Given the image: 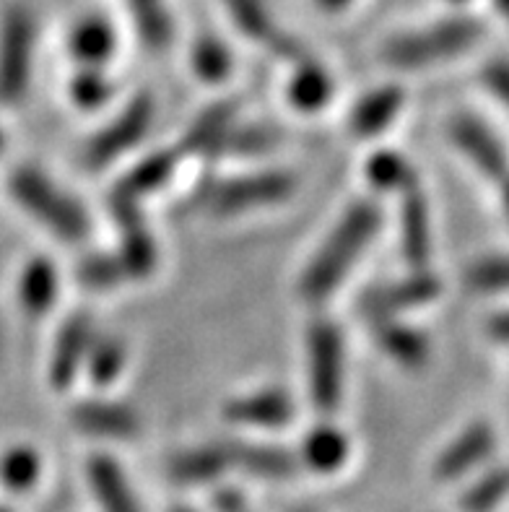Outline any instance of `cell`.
<instances>
[{"label":"cell","instance_id":"obj_1","mask_svg":"<svg viewBox=\"0 0 509 512\" xmlns=\"http://www.w3.org/2000/svg\"><path fill=\"white\" fill-rule=\"evenodd\" d=\"M380 224V208L374 203L361 201L348 208L336 229L325 237L323 247L310 260V266L304 268L302 279H299L302 297L317 302V299H325L336 292L356 260L364 255Z\"/></svg>","mask_w":509,"mask_h":512},{"label":"cell","instance_id":"obj_2","mask_svg":"<svg viewBox=\"0 0 509 512\" xmlns=\"http://www.w3.org/2000/svg\"><path fill=\"white\" fill-rule=\"evenodd\" d=\"M11 195L55 237L78 242L89 234V216L73 195L63 193L47 175L34 167L16 169L8 180Z\"/></svg>","mask_w":509,"mask_h":512},{"label":"cell","instance_id":"obj_3","mask_svg":"<svg viewBox=\"0 0 509 512\" xmlns=\"http://www.w3.org/2000/svg\"><path fill=\"white\" fill-rule=\"evenodd\" d=\"M478 37H481V26L476 21H442V24L419 29V32L395 37L393 42L385 45L382 58L395 68L413 71V68H426V65L442 63L452 55L471 50Z\"/></svg>","mask_w":509,"mask_h":512},{"label":"cell","instance_id":"obj_4","mask_svg":"<svg viewBox=\"0 0 509 512\" xmlns=\"http://www.w3.org/2000/svg\"><path fill=\"white\" fill-rule=\"evenodd\" d=\"M307 377H310L312 403L323 414H333L343 398L346 351L338 325L330 320L312 323L307 336Z\"/></svg>","mask_w":509,"mask_h":512},{"label":"cell","instance_id":"obj_5","mask_svg":"<svg viewBox=\"0 0 509 512\" xmlns=\"http://www.w3.org/2000/svg\"><path fill=\"white\" fill-rule=\"evenodd\" d=\"M34 26L29 13L8 11L0 24V102L16 104L29 89L32 76Z\"/></svg>","mask_w":509,"mask_h":512},{"label":"cell","instance_id":"obj_6","mask_svg":"<svg viewBox=\"0 0 509 512\" xmlns=\"http://www.w3.org/2000/svg\"><path fill=\"white\" fill-rule=\"evenodd\" d=\"M294 190V180L284 172H258V175L234 177L213 185L203 198V206L213 214H245L252 208L273 206L278 201H286Z\"/></svg>","mask_w":509,"mask_h":512},{"label":"cell","instance_id":"obj_7","mask_svg":"<svg viewBox=\"0 0 509 512\" xmlns=\"http://www.w3.org/2000/svg\"><path fill=\"white\" fill-rule=\"evenodd\" d=\"M154 120V99L149 94H138L133 102L115 117V123L102 128L86 149V164L94 169L110 164L141 141Z\"/></svg>","mask_w":509,"mask_h":512},{"label":"cell","instance_id":"obj_8","mask_svg":"<svg viewBox=\"0 0 509 512\" xmlns=\"http://www.w3.org/2000/svg\"><path fill=\"white\" fill-rule=\"evenodd\" d=\"M450 141L463 151L465 159H471V164L478 172H484L491 180L507 177V149H504L502 143H499V138L494 136L484 123H478L473 115L452 117Z\"/></svg>","mask_w":509,"mask_h":512},{"label":"cell","instance_id":"obj_9","mask_svg":"<svg viewBox=\"0 0 509 512\" xmlns=\"http://www.w3.org/2000/svg\"><path fill=\"white\" fill-rule=\"evenodd\" d=\"M439 294V281L434 279L432 273L416 271L408 279L398 281V284H390L385 289H374V292L364 294L361 299V312L367 315L369 323H377V320L395 318L400 310H408V307H419L432 302Z\"/></svg>","mask_w":509,"mask_h":512},{"label":"cell","instance_id":"obj_10","mask_svg":"<svg viewBox=\"0 0 509 512\" xmlns=\"http://www.w3.org/2000/svg\"><path fill=\"white\" fill-rule=\"evenodd\" d=\"M71 422L81 435L102 440H133L141 435V416L123 403L81 401L73 406Z\"/></svg>","mask_w":509,"mask_h":512},{"label":"cell","instance_id":"obj_11","mask_svg":"<svg viewBox=\"0 0 509 512\" xmlns=\"http://www.w3.org/2000/svg\"><path fill=\"white\" fill-rule=\"evenodd\" d=\"M494 445H497V437H494V429H491L489 424H471L468 429H463V435L455 437V440L442 450V455H439L437 463H434V476L442 481L460 479V476L468 474L471 468L489 461V455L494 453Z\"/></svg>","mask_w":509,"mask_h":512},{"label":"cell","instance_id":"obj_12","mask_svg":"<svg viewBox=\"0 0 509 512\" xmlns=\"http://www.w3.org/2000/svg\"><path fill=\"white\" fill-rule=\"evenodd\" d=\"M224 416L229 422L245 424V427L276 429L294 419V403L284 390H260V393L226 403Z\"/></svg>","mask_w":509,"mask_h":512},{"label":"cell","instance_id":"obj_13","mask_svg":"<svg viewBox=\"0 0 509 512\" xmlns=\"http://www.w3.org/2000/svg\"><path fill=\"white\" fill-rule=\"evenodd\" d=\"M226 458L229 466H239L250 471L252 476L268 481H281L291 479L297 471V458L284 448L276 445H260V442H242L232 440L224 442Z\"/></svg>","mask_w":509,"mask_h":512},{"label":"cell","instance_id":"obj_14","mask_svg":"<svg viewBox=\"0 0 509 512\" xmlns=\"http://www.w3.org/2000/svg\"><path fill=\"white\" fill-rule=\"evenodd\" d=\"M91 323L89 318H71L63 325L58 341H55V351H52V362H50V377L52 385H68L73 377L78 375V370L86 364V357H89L91 349Z\"/></svg>","mask_w":509,"mask_h":512},{"label":"cell","instance_id":"obj_15","mask_svg":"<svg viewBox=\"0 0 509 512\" xmlns=\"http://www.w3.org/2000/svg\"><path fill=\"white\" fill-rule=\"evenodd\" d=\"M400 245H403V258L411 263L416 271H424L432 255V227H429V211H426L424 195L419 190H406V203L400 211Z\"/></svg>","mask_w":509,"mask_h":512},{"label":"cell","instance_id":"obj_16","mask_svg":"<svg viewBox=\"0 0 509 512\" xmlns=\"http://www.w3.org/2000/svg\"><path fill=\"white\" fill-rule=\"evenodd\" d=\"M89 484L104 512H141L136 497L130 492L123 468L117 466L112 458H104V455L91 458Z\"/></svg>","mask_w":509,"mask_h":512},{"label":"cell","instance_id":"obj_17","mask_svg":"<svg viewBox=\"0 0 509 512\" xmlns=\"http://www.w3.org/2000/svg\"><path fill=\"white\" fill-rule=\"evenodd\" d=\"M372 328L387 357L408 367V370L421 367L429 357V344H426L424 333L413 331V328L398 323L395 318L377 320V323H372Z\"/></svg>","mask_w":509,"mask_h":512},{"label":"cell","instance_id":"obj_18","mask_svg":"<svg viewBox=\"0 0 509 512\" xmlns=\"http://www.w3.org/2000/svg\"><path fill=\"white\" fill-rule=\"evenodd\" d=\"M400 107H403V91L395 89V86H382L356 104L351 110V117H348V125L356 136H374L393 123Z\"/></svg>","mask_w":509,"mask_h":512},{"label":"cell","instance_id":"obj_19","mask_svg":"<svg viewBox=\"0 0 509 512\" xmlns=\"http://www.w3.org/2000/svg\"><path fill=\"white\" fill-rule=\"evenodd\" d=\"M229 466L224 445H206L174 455L169 463V476L180 484H206L219 479Z\"/></svg>","mask_w":509,"mask_h":512},{"label":"cell","instance_id":"obj_20","mask_svg":"<svg viewBox=\"0 0 509 512\" xmlns=\"http://www.w3.org/2000/svg\"><path fill=\"white\" fill-rule=\"evenodd\" d=\"M58 297V273L50 260L37 258L21 271L19 302L29 315H45Z\"/></svg>","mask_w":509,"mask_h":512},{"label":"cell","instance_id":"obj_21","mask_svg":"<svg viewBox=\"0 0 509 512\" xmlns=\"http://www.w3.org/2000/svg\"><path fill=\"white\" fill-rule=\"evenodd\" d=\"M304 463L317 474H333L346 463L348 440L333 427H317L302 442Z\"/></svg>","mask_w":509,"mask_h":512},{"label":"cell","instance_id":"obj_22","mask_svg":"<svg viewBox=\"0 0 509 512\" xmlns=\"http://www.w3.org/2000/svg\"><path fill=\"white\" fill-rule=\"evenodd\" d=\"M237 115L234 104H216L208 112L198 117V123L187 133V149L190 151H219L221 141L229 136V130L234 128L232 120Z\"/></svg>","mask_w":509,"mask_h":512},{"label":"cell","instance_id":"obj_23","mask_svg":"<svg viewBox=\"0 0 509 512\" xmlns=\"http://www.w3.org/2000/svg\"><path fill=\"white\" fill-rule=\"evenodd\" d=\"M112 50H115V37L110 26L102 21H84L71 37V52L81 63H86V68H97L104 60H110Z\"/></svg>","mask_w":509,"mask_h":512},{"label":"cell","instance_id":"obj_24","mask_svg":"<svg viewBox=\"0 0 509 512\" xmlns=\"http://www.w3.org/2000/svg\"><path fill=\"white\" fill-rule=\"evenodd\" d=\"M333 81L320 65H302L289 84V102L299 110H320L328 102Z\"/></svg>","mask_w":509,"mask_h":512},{"label":"cell","instance_id":"obj_25","mask_svg":"<svg viewBox=\"0 0 509 512\" xmlns=\"http://www.w3.org/2000/svg\"><path fill=\"white\" fill-rule=\"evenodd\" d=\"M125 240L123 250L117 255L120 266H123L125 276H146L154 271L156 266V245L151 240V234L141 229V224H125Z\"/></svg>","mask_w":509,"mask_h":512},{"label":"cell","instance_id":"obj_26","mask_svg":"<svg viewBox=\"0 0 509 512\" xmlns=\"http://www.w3.org/2000/svg\"><path fill=\"white\" fill-rule=\"evenodd\" d=\"M509 494V468H497V471H489L486 476H481L478 481H473L468 492L463 494L465 512H489L499 505Z\"/></svg>","mask_w":509,"mask_h":512},{"label":"cell","instance_id":"obj_27","mask_svg":"<svg viewBox=\"0 0 509 512\" xmlns=\"http://www.w3.org/2000/svg\"><path fill=\"white\" fill-rule=\"evenodd\" d=\"M367 175L374 188L380 190H411L413 188V169L400 154L382 151L369 159Z\"/></svg>","mask_w":509,"mask_h":512},{"label":"cell","instance_id":"obj_28","mask_svg":"<svg viewBox=\"0 0 509 512\" xmlns=\"http://www.w3.org/2000/svg\"><path fill=\"white\" fill-rule=\"evenodd\" d=\"M39 479V455L32 448H11L0 458V481L11 492H26Z\"/></svg>","mask_w":509,"mask_h":512},{"label":"cell","instance_id":"obj_29","mask_svg":"<svg viewBox=\"0 0 509 512\" xmlns=\"http://www.w3.org/2000/svg\"><path fill=\"white\" fill-rule=\"evenodd\" d=\"M465 284L473 292L509 294V255H491L476 260L465 271Z\"/></svg>","mask_w":509,"mask_h":512},{"label":"cell","instance_id":"obj_30","mask_svg":"<svg viewBox=\"0 0 509 512\" xmlns=\"http://www.w3.org/2000/svg\"><path fill=\"white\" fill-rule=\"evenodd\" d=\"M125 362V346L117 341H99L91 344L89 357H86V370H89L91 383L107 385L112 383Z\"/></svg>","mask_w":509,"mask_h":512},{"label":"cell","instance_id":"obj_31","mask_svg":"<svg viewBox=\"0 0 509 512\" xmlns=\"http://www.w3.org/2000/svg\"><path fill=\"white\" fill-rule=\"evenodd\" d=\"M224 3L232 11L239 29L250 34L252 39H260V42H273L276 39V29H273L268 11H265L260 0H224Z\"/></svg>","mask_w":509,"mask_h":512},{"label":"cell","instance_id":"obj_32","mask_svg":"<svg viewBox=\"0 0 509 512\" xmlns=\"http://www.w3.org/2000/svg\"><path fill=\"white\" fill-rule=\"evenodd\" d=\"M71 97L78 107L97 110L112 97V84L107 78L99 76L97 68H86L84 73H78L76 81L71 84Z\"/></svg>","mask_w":509,"mask_h":512},{"label":"cell","instance_id":"obj_33","mask_svg":"<svg viewBox=\"0 0 509 512\" xmlns=\"http://www.w3.org/2000/svg\"><path fill=\"white\" fill-rule=\"evenodd\" d=\"M81 281H84L89 289H112L115 284L125 279V271L120 266L117 258H107V255H99V258L86 260L81 271H78Z\"/></svg>","mask_w":509,"mask_h":512},{"label":"cell","instance_id":"obj_34","mask_svg":"<svg viewBox=\"0 0 509 512\" xmlns=\"http://www.w3.org/2000/svg\"><path fill=\"white\" fill-rule=\"evenodd\" d=\"M273 133L265 128H232L229 136L221 141L219 151L226 154H260V151L271 149Z\"/></svg>","mask_w":509,"mask_h":512},{"label":"cell","instance_id":"obj_35","mask_svg":"<svg viewBox=\"0 0 509 512\" xmlns=\"http://www.w3.org/2000/svg\"><path fill=\"white\" fill-rule=\"evenodd\" d=\"M229 55L219 42H203L195 50V71L203 81H221L229 73Z\"/></svg>","mask_w":509,"mask_h":512},{"label":"cell","instance_id":"obj_36","mask_svg":"<svg viewBox=\"0 0 509 512\" xmlns=\"http://www.w3.org/2000/svg\"><path fill=\"white\" fill-rule=\"evenodd\" d=\"M138 13V26H141L143 39L154 47L167 45L169 39V21L167 16H159V6H156V0H143L141 6L136 8Z\"/></svg>","mask_w":509,"mask_h":512},{"label":"cell","instance_id":"obj_37","mask_svg":"<svg viewBox=\"0 0 509 512\" xmlns=\"http://www.w3.org/2000/svg\"><path fill=\"white\" fill-rule=\"evenodd\" d=\"M484 84L509 110V63H504V60L491 63L484 71Z\"/></svg>","mask_w":509,"mask_h":512},{"label":"cell","instance_id":"obj_38","mask_svg":"<svg viewBox=\"0 0 509 512\" xmlns=\"http://www.w3.org/2000/svg\"><path fill=\"white\" fill-rule=\"evenodd\" d=\"M216 510L219 512H250L245 500L239 497V492H219L216 497Z\"/></svg>","mask_w":509,"mask_h":512},{"label":"cell","instance_id":"obj_39","mask_svg":"<svg viewBox=\"0 0 509 512\" xmlns=\"http://www.w3.org/2000/svg\"><path fill=\"white\" fill-rule=\"evenodd\" d=\"M504 208H507V216H509V182H504Z\"/></svg>","mask_w":509,"mask_h":512},{"label":"cell","instance_id":"obj_40","mask_svg":"<svg viewBox=\"0 0 509 512\" xmlns=\"http://www.w3.org/2000/svg\"><path fill=\"white\" fill-rule=\"evenodd\" d=\"M172 512H193V510H187V507H177V510H172Z\"/></svg>","mask_w":509,"mask_h":512},{"label":"cell","instance_id":"obj_41","mask_svg":"<svg viewBox=\"0 0 509 512\" xmlns=\"http://www.w3.org/2000/svg\"><path fill=\"white\" fill-rule=\"evenodd\" d=\"M0 149H3V133H0Z\"/></svg>","mask_w":509,"mask_h":512},{"label":"cell","instance_id":"obj_42","mask_svg":"<svg viewBox=\"0 0 509 512\" xmlns=\"http://www.w3.org/2000/svg\"><path fill=\"white\" fill-rule=\"evenodd\" d=\"M297 512H312V510H297Z\"/></svg>","mask_w":509,"mask_h":512},{"label":"cell","instance_id":"obj_43","mask_svg":"<svg viewBox=\"0 0 509 512\" xmlns=\"http://www.w3.org/2000/svg\"><path fill=\"white\" fill-rule=\"evenodd\" d=\"M0 512H8V510H3V507H0Z\"/></svg>","mask_w":509,"mask_h":512}]
</instances>
